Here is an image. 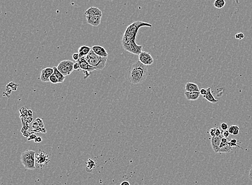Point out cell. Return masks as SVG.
Instances as JSON below:
<instances>
[{
    "instance_id": "4",
    "label": "cell",
    "mask_w": 252,
    "mask_h": 185,
    "mask_svg": "<svg viewBox=\"0 0 252 185\" xmlns=\"http://www.w3.org/2000/svg\"><path fill=\"white\" fill-rule=\"evenodd\" d=\"M35 151L32 150H26L23 152L21 156V161L27 170L35 169Z\"/></svg>"
},
{
    "instance_id": "3",
    "label": "cell",
    "mask_w": 252,
    "mask_h": 185,
    "mask_svg": "<svg viewBox=\"0 0 252 185\" xmlns=\"http://www.w3.org/2000/svg\"><path fill=\"white\" fill-rule=\"evenodd\" d=\"M85 59L90 66L94 68L95 70H103L107 64V57H103L96 54L92 49L88 54Z\"/></svg>"
},
{
    "instance_id": "6",
    "label": "cell",
    "mask_w": 252,
    "mask_h": 185,
    "mask_svg": "<svg viewBox=\"0 0 252 185\" xmlns=\"http://www.w3.org/2000/svg\"><path fill=\"white\" fill-rule=\"evenodd\" d=\"M50 162V157L46 152L44 151L38 152L36 155V162L38 166L43 167L47 165Z\"/></svg>"
},
{
    "instance_id": "27",
    "label": "cell",
    "mask_w": 252,
    "mask_h": 185,
    "mask_svg": "<svg viewBox=\"0 0 252 185\" xmlns=\"http://www.w3.org/2000/svg\"><path fill=\"white\" fill-rule=\"evenodd\" d=\"M222 134H223V137L228 138V137H229V135H230V133H229L228 131L226 130V131H223V132H222Z\"/></svg>"
},
{
    "instance_id": "15",
    "label": "cell",
    "mask_w": 252,
    "mask_h": 185,
    "mask_svg": "<svg viewBox=\"0 0 252 185\" xmlns=\"http://www.w3.org/2000/svg\"><path fill=\"white\" fill-rule=\"evenodd\" d=\"M91 50H92V48L89 46H85V45L80 46L78 49V53H79L80 57H86L90 52Z\"/></svg>"
},
{
    "instance_id": "24",
    "label": "cell",
    "mask_w": 252,
    "mask_h": 185,
    "mask_svg": "<svg viewBox=\"0 0 252 185\" xmlns=\"http://www.w3.org/2000/svg\"><path fill=\"white\" fill-rule=\"evenodd\" d=\"M245 37V35L243 33H238L235 34V38L238 40H242Z\"/></svg>"
},
{
    "instance_id": "16",
    "label": "cell",
    "mask_w": 252,
    "mask_h": 185,
    "mask_svg": "<svg viewBox=\"0 0 252 185\" xmlns=\"http://www.w3.org/2000/svg\"><path fill=\"white\" fill-rule=\"evenodd\" d=\"M203 96L204 98H205L206 100L208 101L209 102L212 103H216L218 102V100H216L215 98V97L213 95V94L211 93V91L210 88H208L207 89V93L206 95H205Z\"/></svg>"
},
{
    "instance_id": "32",
    "label": "cell",
    "mask_w": 252,
    "mask_h": 185,
    "mask_svg": "<svg viewBox=\"0 0 252 185\" xmlns=\"http://www.w3.org/2000/svg\"><path fill=\"white\" fill-rule=\"evenodd\" d=\"M230 142H232V143H233V144H237L238 141H237V139H234L230 140Z\"/></svg>"
},
{
    "instance_id": "8",
    "label": "cell",
    "mask_w": 252,
    "mask_h": 185,
    "mask_svg": "<svg viewBox=\"0 0 252 185\" xmlns=\"http://www.w3.org/2000/svg\"><path fill=\"white\" fill-rule=\"evenodd\" d=\"M139 61L145 66H151L154 63L153 58L149 52H143L139 55Z\"/></svg>"
},
{
    "instance_id": "21",
    "label": "cell",
    "mask_w": 252,
    "mask_h": 185,
    "mask_svg": "<svg viewBox=\"0 0 252 185\" xmlns=\"http://www.w3.org/2000/svg\"><path fill=\"white\" fill-rule=\"evenodd\" d=\"M239 130H240V129L238 126H237V125H232L229 128L228 131L231 134H232L233 135H237L239 134Z\"/></svg>"
},
{
    "instance_id": "31",
    "label": "cell",
    "mask_w": 252,
    "mask_h": 185,
    "mask_svg": "<svg viewBox=\"0 0 252 185\" xmlns=\"http://www.w3.org/2000/svg\"><path fill=\"white\" fill-rule=\"evenodd\" d=\"M249 178L252 181V168L250 170V173H249Z\"/></svg>"
},
{
    "instance_id": "12",
    "label": "cell",
    "mask_w": 252,
    "mask_h": 185,
    "mask_svg": "<svg viewBox=\"0 0 252 185\" xmlns=\"http://www.w3.org/2000/svg\"><path fill=\"white\" fill-rule=\"evenodd\" d=\"M92 51L100 56L107 57L108 53L105 48L101 46H93L92 47Z\"/></svg>"
},
{
    "instance_id": "26",
    "label": "cell",
    "mask_w": 252,
    "mask_h": 185,
    "mask_svg": "<svg viewBox=\"0 0 252 185\" xmlns=\"http://www.w3.org/2000/svg\"><path fill=\"white\" fill-rule=\"evenodd\" d=\"M74 70H77V71H80V70H81L80 64H79V63L77 62L74 63Z\"/></svg>"
},
{
    "instance_id": "22",
    "label": "cell",
    "mask_w": 252,
    "mask_h": 185,
    "mask_svg": "<svg viewBox=\"0 0 252 185\" xmlns=\"http://www.w3.org/2000/svg\"><path fill=\"white\" fill-rule=\"evenodd\" d=\"M233 147L231 146H230L228 144H226V146H224L223 147H221L220 149V152H222V153H228L230 152L232 150Z\"/></svg>"
},
{
    "instance_id": "18",
    "label": "cell",
    "mask_w": 252,
    "mask_h": 185,
    "mask_svg": "<svg viewBox=\"0 0 252 185\" xmlns=\"http://www.w3.org/2000/svg\"><path fill=\"white\" fill-rule=\"evenodd\" d=\"M53 70H54V74L55 76H57L59 83H62L65 80V76H64L63 74H62L61 72H60L57 69V67L53 66Z\"/></svg>"
},
{
    "instance_id": "29",
    "label": "cell",
    "mask_w": 252,
    "mask_h": 185,
    "mask_svg": "<svg viewBox=\"0 0 252 185\" xmlns=\"http://www.w3.org/2000/svg\"><path fill=\"white\" fill-rule=\"evenodd\" d=\"M200 94L202 96H204L205 95H206L207 93V89H205V88H202L200 91Z\"/></svg>"
},
{
    "instance_id": "17",
    "label": "cell",
    "mask_w": 252,
    "mask_h": 185,
    "mask_svg": "<svg viewBox=\"0 0 252 185\" xmlns=\"http://www.w3.org/2000/svg\"><path fill=\"white\" fill-rule=\"evenodd\" d=\"M197 84L193 83H187L185 87V91H200Z\"/></svg>"
},
{
    "instance_id": "1",
    "label": "cell",
    "mask_w": 252,
    "mask_h": 185,
    "mask_svg": "<svg viewBox=\"0 0 252 185\" xmlns=\"http://www.w3.org/2000/svg\"><path fill=\"white\" fill-rule=\"evenodd\" d=\"M143 27H151L152 25L148 23L137 20L132 23L127 27L123 35L122 41L123 48L125 50L137 55H139L142 52L143 46L138 45L136 43V40L138 31Z\"/></svg>"
},
{
    "instance_id": "20",
    "label": "cell",
    "mask_w": 252,
    "mask_h": 185,
    "mask_svg": "<svg viewBox=\"0 0 252 185\" xmlns=\"http://www.w3.org/2000/svg\"><path fill=\"white\" fill-rule=\"evenodd\" d=\"M213 5L216 8L221 9L226 5V2L225 0H215Z\"/></svg>"
},
{
    "instance_id": "30",
    "label": "cell",
    "mask_w": 252,
    "mask_h": 185,
    "mask_svg": "<svg viewBox=\"0 0 252 185\" xmlns=\"http://www.w3.org/2000/svg\"><path fill=\"white\" fill-rule=\"evenodd\" d=\"M120 185H130V183L127 181H124L121 183Z\"/></svg>"
},
{
    "instance_id": "19",
    "label": "cell",
    "mask_w": 252,
    "mask_h": 185,
    "mask_svg": "<svg viewBox=\"0 0 252 185\" xmlns=\"http://www.w3.org/2000/svg\"><path fill=\"white\" fill-rule=\"evenodd\" d=\"M209 133L212 137H218V136L221 135L222 132H221L218 127H215V128H212L210 129V130L209 131Z\"/></svg>"
},
{
    "instance_id": "14",
    "label": "cell",
    "mask_w": 252,
    "mask_h": 185,
    "mask_svg": "<svg viewBox=\"0 0 252 185\" xmlns=\"http://www.w3.org/2000/svg\"><path fill=\"white\" fill-rule=\"evenodd\" d=\"M85 15H98L102 17L103 13L97 7H91L89 8L85 12Z\"/></svg>"
},
{
    "instance_id": "5",
    "label": "cell",
    "mask_w": 252,
    "mask_h": 185,
    "mask_svg": "<svg viewBox=\"0 0 252 185\" xmlns=\"http://www.w3.org/2000/svg\"><path fill=\"white\" fill-rule=\"evenodd\" d=\"M74 64L73 61L67 59L60 62L57 67L60 72L66 76L70 75L74 70Z\"/></svg>"
},
{
    "instance_id": "13",
    "label": "cell",
    "mask_w": 252,
    "mask_h": 185,
    "mask_svg": "<svg viewBox=\"0 0 252 185\" xmlns=\"http://www.w3.org/2000/svg\"><path fill=\"white\" fill-rule=\"evenodd\" d=\"M184 95L189 101H196L200 98V91H185Z\"/></svg>"
},
{
    "instance_id": "2",
    "label": "cell",
    "mask_w": 252,
    "mask_h": 185,
    "mask_svg": "<svg viewBox=\"0 0 252 185\" xmlns=\"http://www.w3.org/2000/svg\"><path fill=\"white\" fill-rule=\"evenodd\" d=\"M148 74L146 66L137 61L130 66L128 71V80L132 84H139L146 80Z\"/></svg>"
},
{
    "instance_id": "9",
    "label": "cell",
    "mask_w": 252,
    "mask_h": 185,
    "mask_svg": "<svg viewBox=\"0 0 252 185\" xmlns=\"http://www.w3.org/2000/svg\"><path fill=\"white\" fill-rule=\"evenodd\" d=\"M54 73L53 68H46L42 70L40 74V80L42 82L47 83L50 81V76Z\"/></svg>"
},
{
    "instance_id": "11",
    "label": "cell",
    "mask_w": 252,
    "mask_h": 185,
    "mask_svg": "<svg viewBox=\"0 0 252 185\" xmlns=\"http://www.w3.org/2000/svg\"><path fill=\"white\" fill-rule=\"evenodd\" d=\"M223 137V136L221 134L220 136L212 137V139L211 140L212 148L216 153L220 152V146L221 144V139Z\"/></svg>"
},
{
    "instance_id": "25",
    "label": "cell",
    "mask_w": 252,
    "mask_h": 185,
    "mask_svg": "<svg viewBox=\"0 0 252 185\" xmlns=\"http://www.w3.org/2000/svg\"><path fill=\"white\" fill-rule=\"evenodd\" d=\"M220 128L223 131H226L228 129V125L225 123H223L220 125Z\"/></svg>"
},
{
    "instance_id": "7",
    "label": "cell",
    "mask_w": 252,
    "mask_h": 185,
    "mask_svg": "<svg viewBox=\"0 0 252 185\" xmlns=\"http://www.w3.org/2000/svg\"><path fill=\"white\" fill-rule=\"evenodd\" d=\"M77 62H78L80 64L81 70H82L83 73H85L86 76H87L86 78H87L89 76L90 72H92L93 71L95 70L94 68H93L92 66H90V64L87 62L85 57H80Z\"/></svg>"
},
{
    "instance_id": "28",
    "label": "cell",
    "mask_w": 252,
    "mask_h": 185,
    "mask_svg": "<svg viewBox=\"0 0 252 185\" xmlns=\"http://www.w3.org/2000/svg\"><path fill=\"white\" fill-rule=\"evenodd\" d=\"M73 59L74 61H77L80 58V56H79V53H74L73 54L72 56Z\"/></svg>"
},
{
    "instance_id": "10",
    "label": "cell",
    "mask_w": 252,
    "mask_h": 185,
    "mask_svg": "<svg viewBox=\"0 0 252 185\" xmlns=\"http://www.w3.org/2000/svg\"><path fill=\"white\" fill-rule=\"evenodd\" d=\"M87 23L90 25L97 27L101 23V18L100 16L98 15H87L86 16Z\"/></svg>"
},
{
    "instance_id": "23",
    "label": "cell",
    "mask_w": 252,
    "mask_h": 185,
    "mask_svg": "<svg viewBox=\"0 0 252 185\" xmlns=\"http://www.w3.org/2000/svg\"><path fill=\"white\" fill-rule=\"evenodd\" d=\"M50 82H51V83L53 84H57L59 83L58 79L57 78V76H55V74H54V73L50 76Z\"/></svg>"
}]
</instances>
